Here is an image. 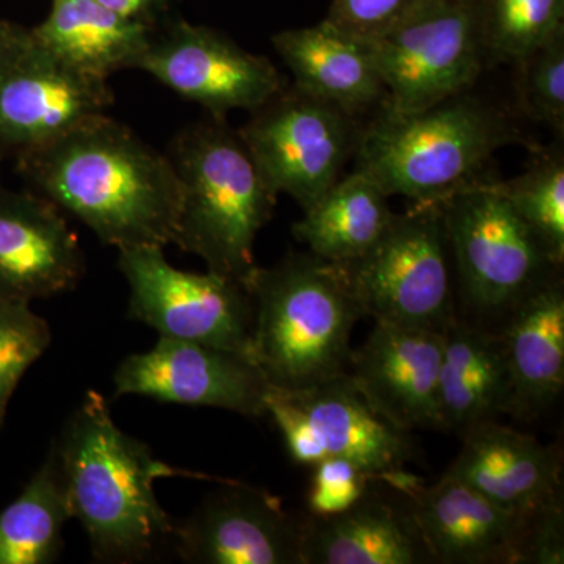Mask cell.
<instances>
[{"label":"cell","mask_w":564,"mask_h":564,"mask_svg":"<svg viewBox=\"0 0 564 564\" xmlns=\"http://www.w3.org/2000/svg\"><path fill=\"white\" fill-rule=\"evenodd\" d=\"M272 43L295 77V87L307 95L334 104L352 117L386 101L370 41L325 20L311 28L276 33Z\"/></svg>","instance_id":"7402d4cb"},{"label":"cell","mask_w":564,"mask_h":564,"mask_svg":"<svg viewBox=\"0 0 564 564\" xmlns=\"http://www.w3.org/2000/svg\"><path fill=\"white\" fill-rule=\"evenodd\" d=\"M389 196L362 173L339 180L293 225L311 254L332 263L361 258L391 225Z\"/></svg>","instance_id":"d4e9b609"},{"label":"cell","mask_w":564,"mask_h":564,"mask_svg":"<svg viewBox=\"0 0 564 564\" xmlns=\"http://www.w3.org/2000/svg\"><path fill=\"white\" fill-rule=\"evenodd\" d=\"M529 226L545 254L556 267L564 261V159L549 152L524 174L508 182H494Z\"/></svg>","instance_id":"83f0119b"},{"label":"cell","mask_w":564,"mask_h":564,"mask_svg":"<svg viewBox=\"0 0 564 564\" xmlns=\"http://www.w3.org/2000/svg\"><path fill=\"white\" fill-rule=\"evenodd\" d=\"M443 332L375 322L348 373L369 402L404 430H443L440 369Z\"/></svg>","instance_id":"2e32d148"},{"label":"cell","mask_w":564,"mask_h":564,"mask_svg":"<svg viewBox=\"0 0 564 564\" xmlns=\"http://www.w3.org/2000/svg\"><path fill=\"white\" fill-rule=\"evenodd\" d=\"M14 162L33 192L104 245L165 248L176 239L181 184L172 161L107 115Z\"/></svg>","instance_id":"6da1fadb"},{"label":"cell","mask_w":564,"mask_h":564,"mask_svg":"<svg viewBox=\"0 0 564 564\" xmlns=\"http://www.w3.org/2000/svg\"><path fill=\"white\" fill-rule=\"evenodd\" d=\"M51 343L50 325L31 303L0 299V426L22 377Z\"/></svg>","instance_id":"f1b7e54d"},{"label":"cell","mask_w":564,"mask_h":564,"mask_svg":"<svg viewBox=\"0 0 564 564\" xmlns=\"http://www.w3.org/2000/svg\"><path fill=\"white\" fill-rule=\"evenodd\" d=\"M52 448L70 519L79 521L102 562H143L173 541L176 524L159 502V478H207L154 458L115 423L96 391L87 392Z\"/></svg>","instance_id":"7a4b0ae2"},{"label":"cell","mask_w":564,"mask_h":564,"mask_svg":"<svg viewBox=\"0 0 564 564\" xmlns=\"http://www.w3.org/2000/svg\"><path fill=\"white\" fill-rule=\"evenodd\" d=\"M486 62L524 58L564 32V0H477Z\"/></svg>","instance_id":"4316f807"},{"label":"cell","mask_w":564,"mask_h":564,"mask_svg":"<svg viewBox=\"0 0 564 564\" xmlns=\"http://www.w3.org/2000/svg\"><path fill=\"white\" fill-rule=\"evenodd\" d=\"M505 317L499 336L510 380L508 413L534 417L558 399L564 386V288L558 270Z\"/></svg>","instance_id":"ffe728a7"},{"label":"cell","mask_w":564,"mask_h":564,"mask_svg":"<svg viewBox=\"0 0 564 564\" xmlns=\"http://www.w3.org/2000/svg\"><path fill=\"white\" fill-rule=\"evenodd\" d=\"M11 28H13L11 22L0 20V47H2V44L6 43L7 39H9Z\"/></svg>","instance_id":"836d02e7"},{"label":"cell","mask_w":564,"mask_h":564,"mask_svg":"<svg viewBox=\"0 0 564 564\" xmlns=\"http://www.w3.org/2000/svg\"><path fill=\"white\" fill-rule=\"evenodd\" d=\"M281 391L313 426L326 458L348 459L373 481L406 469L415 458L410 430L378 411L350 373L337 375L313 388Z\"/></svg>","instance_id":"d6986e66"},{"label":"cell","mask_w":564,"mask_h":564,"mask_svg":"<svg viewBox=\"0 0 564 564\" xmlns=\"http://www.w3.org/2000/svg\"><path fill=\"white\" fill-rule=\"evenodd\" d=\"M70 519L54 448L20 496L0 511V564H46Z\"/></svg>","instance_id":"484cf974"},{"label":"cell","mask_w":564,"mask_h":564,"mask_svg":"<svg viewBox=\"0 0 564 564\" xmlns=\"http://www.w3.org/2000/svg\"><path fill=\"white\" fill-rule=\"evenodd\" d=\"M118 269L128 282L132 321L155 329L159 337L225 348L251 359L252 303L239 281L210 270L184 272L158 245L121 248Z\"/></svg>","instance_id":"9c48e42d"},{"label":"cell","mask_w":564,"mask_h":564,"mask_svg":"<svg viewBox=\"0 0 564 564\" xmlns=\"http://www.w3.org/2000/svg\"><path fill=\"white\" fill-rule=\"evenodd\" d=\"M251 359L273 388H313L348 372L352 326L364 315L343 270L314 254L256 267Z\"/></svg>","instance_id":"3957f363"},{"label":"cell","mask_w":564,"mask_h":564,"mask_svg":"<svg viewBox=\"0 0 564 564\" xmlns=\"http://www.w3.org/2000/svg\"><path fill=\"white\" fill-rule=\"evenodd\" d=\"M519 140L510 120L469 91L419 111L380 106L361 129L355 172L388 196L440 204L477 184L496 151Z\"/></svg>","instance_id":"277c9868"},{"label":"cell","mask_w":564,"mask_h":564,"mask_svg":"<svg viewBox=\"0 0 564 564\" xmlns=\"http://www.w3.org/2000/svg\"><path fill=\"white\" fill-rule=\"evenodd\" d=\"M447 232L440 204L393 214L361 258L336 263L364 315L375 322L444 332L455 317Z\"/></svg>","instance_id":"8992f818"},{"label":"cell","mask_w":564,"mask_h":564,"mask_svg":"<svg viewBox=\"0 0 564 564\" xmlns=\"http://www.w3.org/2000/svg\"><path fill=\"white\" fill-rule=\"evenodd\" d=\"M373 481L361 467L348 459L329 458L314 464L313 480L307 491L311 516H332L347 510L370 488Z\"/></svg>","instance_id":"4dcf8cb0"},{"label":"cell","mask_w":564,"mask_h":564,"mask_svg":"<svg viewBox=\"0 0 564 564\" xmlns=\"http://www.w3.org/2000/svg\"><path fill=\"white\" fill-rule=\"evenodd\" d=\"M404 499L434 563H525L533 514L503 510L484 494L443 475L415 485Z\"/></svg>","instance_id":"9a60e30c"},{"label":"cell","mask_w":564,"mask_h":564,"mask_svg":"<svg viewBox=\"0 0 564 564\" xmlns=\"http://www.w3.org/2000/svg\"><path fill=\"white\" fill-rule=\"evenodd\" d=\"M464 302L484 317L507 315L558 267L494 181H480L440 203Z\"/></svg>","instance_id":"ba28073f"},{"label":"cell","mask_w":564,"mask_h":564,"mask_svg":"<svg viewBox=\"0 0 564 564\" xmlns=\"http://www.w3.org/2000/svg\"><path fill=\"white\" fill-rule=\"evenodd\" d=\"M440 413L444 432L463 434L508 413L510 380L500 336L454 317L443 332Z\"/></svg>","instance_id":"cb8c5ba5"},{"label":"cell","mask_w":564,"mask_h":564,"mask_svg":"<svg viewBox=\"0 0 564 564\" xmlns=\"http://www.w3.org/2000/svg\"><path fill=\"white\" fill-rule=\"evenodd\" d=\"M155 29L128 20L98 0H51L46 20L31 31L73 68L109 82L122 69L139 68Z\"/></svg>","instance_id":"603a6c76"},{"label":"cell","mask_w":564,"mask_h":564,"mask_svg":"<svg viewBox=\"0 0 564 564\" xmlns=\"http://www.w3.org/2000/svg\"><path fill=\"white\" fill-rule=\"evenodd\" d=\"M111 104L109 82L73 68L31 29L13 24L0 47V162L46 147Z\"/></svg>","instance_id":"30bf717a"},{"label":"cell","mask_w":564,"mask_h":564,"mask_svg":"<svg viewBox=\"0 0 564 564\" xmlns=\"http://www.w3.org/2000/svg\"><path fill=\"white\" fill-rule=\"evenodd\" d=\"M107 9L128 18L158 28V20L177 0H98Z\"/></svg>","instance_id":"d6a6232c"},{"label":"cell","mask_w":564,"mask_h":564,"mask_svg":"<svg viewBox=\"0 0 564 564\" xmlns=\"http://www.w3.org/2000/svg\"><path fill=\"white\" fill-rule=\"evenodd\" d=\"M386 101L410 113L470 91L486 65L477 0H417L370 40Z\"/></svg>","instance_id":"52a82bcc"},{"label":"cell","mask_w":564,"mask_h":564,"mask_svg":"<svg viewBox=\"0 0 564 564\" xmlns=\"http://www.w3.org/2000/svg\"><path fill=\"white\" fill-rule=\"evenodd\" d=\"M303 522L278 497L225 481L174 527L173 543L192 564H303Z\"/></svg>","instance_id":"5bb4252c"},{"label":"cell","mask_w":564,"mask_h":564,"mask_svg":"<svg viewBox=\"0 0 564 564\" xmlns=\"http://www.w3.org/2000/svg\"><path fill=\"white\" fill-rule=\"evenodd\" d=\"M303 564L434 563L410 503L389 502L370 488L347 510L307 516Z\"/></svg>","instance_id":"44dd1931"},{"label":"cell","mask_w":564,"mask_h":564,"mask_svg":"<svg viewBox=\"0 0 564 564\" xmlns=\"http://www.w3.org/2000/svg\"><path fill=\"white\" fill-rule=\"evenodd\" d=\"M417 0H333L326 21L362 40H373L413 9Z\"/></svg>","instance_id":"1f68e13d"},{"label":"cell","mask_w":564,"mask_h":564,"mask_svg":"<svg viewBox=\"0 0 564 564\" xmlns=\"http://www.w3.org/2000/svg\"><path fill=\"white\" fill-rule=\"evenodd\" d=\"M166 155L181 184L173 245L245 288L258 267L254 242L272 218L278 193L225 118L209 117L182 129Z\"/></svg>","instance_id":"5b68a950"},{"label":"cell","mask_w":564,"mask_h":564,"mask_svg":"<svg viewBox=\"0 0 564 564\" xmlns=\"http://www.w3.org/2000/svg\"><path fill=\"white\" fill-rule=\"evenodd\" d=\"M85 270L62 210L33 191L0 184V299L31 303L76 288Z\"/></svg>","instance_id":"e0dca14e"},{"label":"cell","mask_w":564,"mask_h":564,"mask_svg":"<svg viewBox=\"0 0 564 564\" xmlns=\"http://www.w3.org/2000/svg\"><path fill=\"white\" fill-rule=\"evenodd\" d=\"M137 69L214 118L258 110L285 88L269 58L242 50L214 29L182 20L155 29Z\"/></svg>","instance_id":"7c38bea8"},{"label":"cell","mask_w":564,"mask_h":564,"mask_svg":"<svg viewBox=\"0 0 564 564\" xmlns=\"http://www.w3.org/2000/svg\"><path fill=\"white\" fill-rule=\"evenodd\" d=\"M518 106L530 120L564 132V32L514 63Z\"/></svg>","instance_id":"f546056e"},{"label":"cell","mask_w":564,"mask_h":564,"mask_svg":"<svg viewBox=\"0 0 564 564\" xmlns=\"http://www.w3.org/2000/svg\"><path fill=\"white\" fill-rule=\"evenodd\" d=\"M115 397L137 395L185 406L218 408L261 417L270 384L242 352L159 337L129 355L113 375Z\"/></svg>","instance_id":"4fadbf2b"},{"label":"cell","mask_w":564,"mask_h":564,"mask_svg":"<svg viewBox=\"0 0 564 564\" xmlns=\"http://www.w3.org/2000/svg\"><path fill=\"white\" fill-rule=\"evenodd\" d=\"M462 437V452L444 475L513 513L562 502V456L555 447L494 421L477 423Z\"/></svg>","instance_id":"ac0fdd59"},{"label":"cell","mask_w":564,"mask_h":564,"mask_svg":"<svg viewBox=\"0 0 564 564\" xmlns=\"http://www.w3.org/2000/svg\"><path fill=\"white\" fill-rule=\"evenodd\" d=\"M355 118L293 85L251 111L237 132L270 187L307 210L355 154L361 132Z\"/></svg>","instance_id":"8fae6325"}]
</instances>
